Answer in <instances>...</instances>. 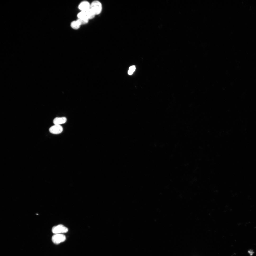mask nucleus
I'll use <instances>...</instances> for the list:
<instances>
[{"instance_id": "nucleus-1", "label": "nucleus", "mask_w": 256, "mask_h": 256, "mask_svg": "<svg viewBox=\"0 0 256 256\" xmlns=\"http://www.w3.org/2000/svg\"><path fill=\"white\" fill-rule=\"evenodd\" d=\"M90 8L96 15L100 14L102 10V5L101 2L99 1L95 0L93 1L90 4Z\"/></svg>"}, {"instance_id": "nucleus-2", "label": "nucleus", "mask_w": 256, "mask_h": 256, "mask_svg": "<svg viewBox=\"0 0 256 256\" xmlns=\"http://www.w3.org/2000/svg\"><path fill=\"white\" fill-rule=\"evenodd\" d=\"M68 231L67 228L61 224L54 226L52 229V231L54 234H62L66 233Z\"/></svg>"}, {"instance_id": "nucleus-3", "label": "nucleus", "mask_w": 256, "mask_h": 256, "mask_svg": "<svg viewBox=\"0 0 256 256\" xmlns=\"http://www.w3.org/2000/svg\"><path fill=\"white\" fill-rule=\"evenodd\" d=\"M52 240L55 244H57L63 242L66 239L65 236L62 234H54L52 237Z\"/></svg>"}, {"instance_id": "nucleus-4", "label": "nucleus", "mask_w": 256, "mask_h": 256, "mask_svg": "<svg viewBox=\"0 0 256 256\" xmlns=\"http://www.w3.org/2000/svg\"><path fill=\"white\" fill-rule=\"evenodd\" d=\"M63 131L62 127L60 125H54L49 129V131L51 133L54 134H58L61 133Z\"/></svg>"}, {"instance_id": "nucleus-5", "label": "nucleus", "mask_w": 256, "mask_h": 256, "mask_svg": "<svg viewBox=\"0 0 256 256\" xmlns=\"http://www.w3.org/2000/svg\"><path fill=\"white\" fill-rule=\"evenodd\" d=\"M90 4L88 1H84L79 4L78 8L81 11H86L90 8Z\"/></svg>"}, {"instance_id": "nucleus-6", "label": "nucleus", "mask_w": 256, "mask_h": 256, "mask_svg": "<svg viewBox=\"0 0 256 256\" xmlns=\"http://www.w3.org/2000/svg\"><path fill=\"white\" fill-rule=\"evenodd\" d=\"M67 120L65 117H57L54 119L53 123L54 125H60L65 123Z\"/></svg>"}, {"instance_id": "nucleus-7", "label": "nucleus", "mask_w": 256, "mask_h": 256, "mask_svg": "<svg viewBox=\"0 0 256 256\" xmlns=\"http://www.w3.org/2000/svg\"><path fill=\"white\" fill-rule=\"evenodd\" d=\"M85 11L87 17L89 20L93 18L96 15L95 13L90 8Z\"/></svg>"}, {"instance_id": "nucleus-8", "label": "nucleus", "mask_w": 256, "mask_h": 256, "mask_svg": "<svg viewBox=\"0 0 256 256\" xmlns=\"http://www.w3.org/2000/svg\"><path fill=\"white\" fill-rule=\"evenodd\" d=\"M81 25L77 20L73 21L70 24V26L72 28L75 30L79 29Z\"/></svg>"}, {"instance_id": "nucleus-9", "label": "nucleus", "mask_w": 256, "mask_h": 256, "mask_svg": "<svg viewBox=\"0 0 256 256\" xmlns=\"http://www.w3.org/2000/svg\"><path fill=\"white\" fill-rule=\"evenodd\" d=\"M77 16L78 19L88 18L85 11H81L78 14Z\"/></svg>"}, {"instance_id": "nucleus-10", "label": "nucleus", "mask_w": 256, "mask_h": 256, "mask_svg": "<svg viewBox=\"0 0 256 256\" xmlns=\"http://www.w3.org/2000/svg\"><path fill=\"white\" fill-rule=\"evenodd\" d=\"M81 25L87 23L88 22L89 19L88 18L84 19H78L77 20Z\"/></svg>"}, {"instance_id": "nucleus-11", "label": "nucleus", "mask_w": 256, "mask_h": 256, "mask_svg": "<svg viewBox=\"0 0 256 256\" xmlns=\"http://www.w3.org/2000/svg\"><path fill=\"white\" fill-rule=\"evenodd\" d=\"M135 67L134 65L130 67L128 71V74L129 75H132L135 70Z\"/></svg>"}, {"instance_id": "nucleus-12", "label": "nucleus", "mask_w": 256, "mask_h": 256, "mask_svg": "<svg viewBox=\"0 0 256 256\" xmlns=\"http://www.w3.org/2000/svg\"><path fill=\"white\" fill-rule=\"evenodd\" d=\"M248 252H249V253L250 254V255H251H251H252V254H253V252L251 250H249L248 251Z\"/></svg>"}]
</instances>
